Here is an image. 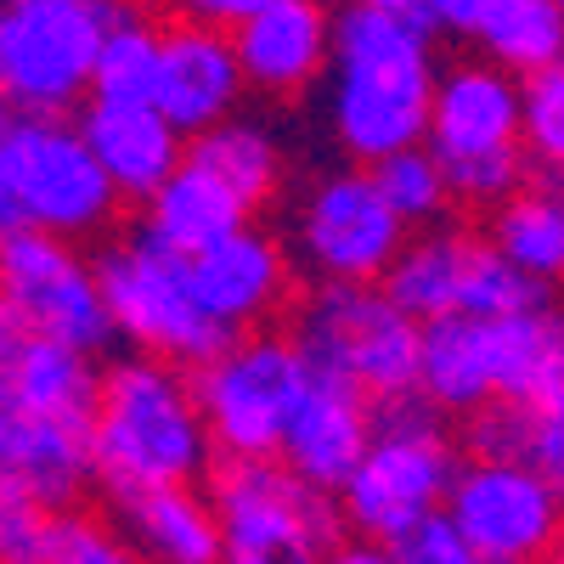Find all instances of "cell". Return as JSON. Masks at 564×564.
<instances>
[{
	"mask_svg": "<svg viewBox=\"0 0 564 564\" xmlns=\"http://www.w3.org/2000/svg\"><path fill=\"white\" fill-rule=\"evenodd\" d=\"M417 12L339 7L334 63H327V124L356 164H384L430 141L435 119V45Z\"/></svg>",
	"mask_w": 564,
	"mask_h": 564,
	"instance_id": "1",
	"label": "cell"
},
{
	"mask_svg": "<svg viewBox=\"0 0 564 564\" xmlns=\"http://www.w3.org/2000/svg\"><path fill=\"white\" fill-rule=\"evenodd\" d=\"M215 435L198 384L164 356H124L108 367L97 406V480L108 497L193 486L215 468Z\"/></svg>",
	"mask_w": 564,
	"mask_h": 564,
	"instance_id": "2",
	"label": "cell"
},
{
	"mask_svg": "<svg viewBox=\"0 0 564 564\" xmlns=\"http://www.w3.org/2000/svg\"><path fill=\"white\" fill-rule=\"evenodd\" d=\"M119 186L90 153L79 124L63 113H7L0 124V226L52 231V238H90L119 209Z\"/></svg>",
	"mask_w": 564,
	"mask_h": 564,
	"instance_id": "3",
	"label": "cell"
},
{
	"mask_svg": "<svg viewBox=\"0 0 564 564\" xmlns=\"http://www.w3.org/2000/svg\"><path fill=\"white\" fill-rule=\"evenodd\" d=\"M457 468V446L446 441L441 406L430 395L417 390L401 401H379V435L339 491L345 531L372 542H401L417 520L446 508Z\"/></svg>",
	"mask_w": 564,
	"mask_h": 564,
	"instance_id": "4",
	"label": "cell"
},
{
	"mask_svg": "<svg viewBox=\"0 0 564 564\" xmlns=\"http://www.w3.org/2000/svg\"><path fill=\"white\" fill-rule=\"evenodd\" d=\"M430 153L463 204H502L525 186V85L486 57L441 68Z\"/></svg>",
	"mask_w": 564,
	"mask_h": 564,
	"instance_id": "5",
	"label": "cell"
},
{
	"mask_svg": "<svg viewBox=\"0 0 564 564\" xmlns=\"http://www.w3.org/2000/svg\"><path fill=\"white\" fill-rule=\"evenodd\" d=\"M97 271H102V289H108L113 327L141 356H164L175 367H204L220 350L238 345V334L198 300L193 254L170 249L148 226L108 243Z\"/></svg>",
	"mask_w": 564,
	"mask_h": 564,
	"instance_id": "6",
	"label": "cell"
},
{
	"mask_svg": "<svg viewBox=\"0 0 564 564\" xmlns=\"http://www.w3.org/2000/svg\"><path fill=\"white\" fill-rule=\"evenodd\" d=\"M294 339L311 367L361 384L372 401L417 395L423 322L384 294V282H316L294 316Z\"/></svg>",
	"mask_w": 564,
	"mask_h": 564,
	"instance_id": "7",
	"label": "cell"
},
{
	"mask_svg": "<svg viewBox=\"0 0 564 564\" xmlns=\"http://www.w3.org/2000/svg\"><path fill=\"white\" fill-rule=\"evenodd\" d=\"M108 34L102 0H7L0 12V90L18 113H68L97 90Z\"/></svg>",
	"mask_w": 564,
	"mask_h": 564,
	"instance_id": "8",
	"label": "cell"
},
{
	"mask_svg": "<svg viewBox=\"0 0 564 564\" xmlns=\"http://www.w3.org/2000/svg\"><path fill=\"white\" fill-rule=\"evenodd\" d=\"M193 384L220 457H276L311 384V356L300 350V339L254 334L193 367Z\"/></svg>",
	"mask_w": 564,
	"mask_h": 564,
	"instance_id": "9",
	"label": "cell"
},
{
	"mask_svg": "<svg viewBox=\"0 0 564 564\" xmlns=\"http://www.w3.org/2000/svg\"><path fill=\"white\" fill-rule=\"evenodd\" d=\"M0 289H7L0 327L63 339L90 356L119 334L97 260H85L68 238H52V231H7V243H0Z\"/></svg>",
	"mask_w": 564,
	"mask_h": 564,
	"instance_id": "10",
	"label": "cell"
},
{
	"mask_svg": "<svg viewBox=\"0 0 564 564\" xmlns=\"http://www.w3.org/2000/svg\"><path fill=\"white\" fill-rule=\"evenodd\" d=\"M215 513L226 553H327L345 531L334 491H316L282 457H220Z\"/></svg>",
	"mask_w": 564,
	"mask_h": 564,
	"instance_id": "11",
	"label": "cell"
},
{
	"mask_svg": "<svg viewBox=\"0 0 564 564\" xmlns=\"http://www.w3.org/2000/svg\"><path fill=\"white\" fill-rule=\"evenodd\" d=\"M446 513L491 564H547L564 547V491L531 463H463Z\"/></svg>",
	"mask_w": 564,
	"mask_h": 564,
	"instance_id": "12",
	"label": "cell"
},
{
	"mask_svg": "<svg viewBox=\"0 0 564 564\" xmlns=\"http://www.w3.org/2000/svg\"><path fill=\"white\" fill-rule=\"evenodd\" d=\"M294 238L322 282H384V271L406 249V220L372 181V170H334L305 193Z\"/></svg>",
	"mask_w": 564,
	"mask_h": 564,
	"instance_id": "13",
	"label": "cell"
},
{
	"mask_svg": "<svg viewBox=\"0 0 564 564\" xmlns=\"http://www.w3.org/2000/svg\"><path fill=\"white\" fill-rule=\"evenodd\" d=\"M372 435H379V401L361 384L339 379V372L311 367V384L289 417V435H282V463L294 468L300 480H311L316 491H345V480L361 468Z\"/></svg>",
	"mask_w": 564,
	"mask_h": 564,
	"instance_id": "14",
	"label": "cell"
},
{
	"mask_svg": "<svg viewBox=\"0 0 564 564\" xmlns=\"http://www.w3.org/2000/svg\"><path fill=\"white\" fill-rule=\"evenodd\" d=\"M97 480V423L0 406V486L68 513Z\"/></svg>",
	"mask_w": 564,
	"mask_h": 564,
	"instance_id": "15",
	"label": "cell"
},
{
	"mask_svg": "<svg viewBox=\"0 0 564 564\" xmlns=\"http://www.w3.org/2000/svg\"><path fill=\"white\" fill-rule=\"evenodd\" d=\"M249 90L238 40L209 23H170L164 29V74H159V108L181 135H204L226 119H238Z\"/></svg>",
	"mask_w": 564,
	"mask_h": 564,
	"instance_id": "16",
	"label": "cell"
},
{
	"mask_svg": "<svg viewBox=\"0 0 564 564\" xmlns=\"http://www.w3.org/2000/svg\"><path fill=\"white\" fill-rule=\"evenodd\" d=\"M79 130L90 141V153L102 159V170L119 186L124 204H148L186 164V153H193V141L164 119L159 102H102V97H90L79 108Z\"/></svg>",
	"mask_w": 564,
	"mask_h": 564,
	"instance_id": "17",
	"label": "cell"
},
{
	"mask_svg": "<svg viewBox=\"0 0 564 564\" xmlns=\"http://www.w3.org/2000/svg\"><path fill=\"white\" fill-rule=\"evenodd\" d=\"M102 384H108V372L90 361V350L0 327V406L97 423Z\"/></svg>",
	"mask_w": 564,
	"mask_h": 564,
	"instance_id": "18",
	"label": "cell"
},
{
	"mask_svg": "<svg viewBox=\"0 0 564 564\" xmlns=\"http://www.w3.org/2000/svg\"><path fill=\"white\" fill-rule=\"evenodd\" d=\"M334 18L322 0H271L243 29H231L249 90L265 97H294L327 63H334Z\"/></svg>",
	"mask_w": 564,
	"mask_h": 564,
	"instance_id": "19",
	"label": "cell"
},
{
	"mask_svg": "<svg viewBox=\"0 0 564 564\" xmlns=\"http://www.w3.org/2000/svg\"><path fill=\"white\" fill-rule=\"evenodd\" d=\"M193 282H198V300L231 334H243V327L265 322L282 305V294H289V260H282V249L265 231L243 226L226 243L193 254Z\"/></svg>",
	"mask_w": 564,
	"mask_h": 564,
	"instance_id": "20",
	"label": "cell"
},
{
	"mask_svg": "<svg viewBox=\"0 0 564 564\" xmlns=\"http://www.w3.org/2000/svg\"><path fill=\"white\" fill-rule=\"evenodd\" d=\"M119 520L153 564H226V531H220L215 497L193 486L119 497Z\"/></svg>",
	"mask_w": 564,
	"mask_h": 564,
	"instance_id": "21",
	"label": "cell"
},
{
	"mask_svg": "<svg viewBox=\"0 0 564 564\" xmlns=\"http://www.w3.org/2000/svg\"><path fill=\"white\" fill-rule=\"evenodd\" d=\"M417 390L441 412L475 417L497 401V367H491V322L486 316H435L423 322V379Z\"/></svg>",
	"mask_w": 564,
	"mask_h": 564,
	"instance_id": "22",
	"label": "cell"
},
{
	"mask_svg": "<svg viewBox=\"0 0 564 564\" xmlns=\"http://www.w3.org/2000/svg\"><path fill=\"white\" fill-rule=\"evenodd\" d=\"M141 226H148L153 238H164L170 249H181V254H204V249L226 243L231 231L249 226V198L231 193L215 170L186 159L148 198V220Z\"/></svg>",
	"mask_w": 564,
	"mask_h": 564,
	"instance_id": "23",
	"label": "cell"
},
{
	"mask_svg": "<svg viewBox=\"0 0 564 564\" xmlns=\"http://www.w3.org/2000/svg\"><path fill=\"white\" fill-rule=\"evenodd\" d=\"M468 260H475V238H463V231H423V238H406V249L384 271V294L401 311H412L417 322L457 316Z\"/></svg>",
	"mask_w": 564,
	"mask_h": 564,
	"instance_id": "24",
	"label": "cell"
},
{
	"mask_svg": "<svg viewBox=\"0 0 564 564\" xmlns=\"http://www.w3.org/2000/svg\"><path fill=\"white\" fill-rule=\"evenodd\" d=\"M491 367L497 401H542L564 379V316L542 305L491 322Z\"/></svg>",
	"mask_w": 564,
	"mask_h": 564,
	"instance_id": "25",
	"label": "cell"
},
{
	"mask_svg": "<svg viewBox=\"0 0 564 564\" xmlns=\"http://www.w3.org/2000/svg\"><path fill=\"white\" fill-rule=\"evenodd\" d=\"M480 57L508 74H542L564 63V7L558 0H491L475 29Z\"/></svg>",
	"mask_w": 564,
	"mask_h": 564,
	"instance_id": "26",
	"label": "cell"
},
{
	"mask_svg": "<svg viewBox=\"0 0 564 564\" xmlns=\"http://www.w3.org/2000/svg\"><path fill=\"white\" fill-rule=\"evenodd\" d=\"M108 7V34L97 57V90L102 102H153L159 74H164V29L148 23L130 0H102Z\"/></svg>",
	"mask_w": 564,
	"mask_h": 564,
	"instance_id": "27",
	"label": "cell"
},
{
	"mask_svg": "<svg viewBox=\"0 0 564 564\" xmlns=\"http://www.w3.org/2000/svg\"><path fill=\"white\" fill-rule=\"evenodd\" d=\"M491 243L542 282L564 276V193L558 186H520L491 215Z\"/></svg>",
	"mask_w": 564,
	"mask_h": 564,
	"instance_id": "28",
	"label": "cell"
},
{
	"mask_svg": "<svg viewBox=\"0 0 564 564\" xmlns=\"http://www.w3.org/2000/svg\"><path fill=\"white\" fill-rule=\"evenodd\" d=\"M186 159L204 164V170H215L231 193L249 198V209L265 204V198L276 193V181H282L276 135H271L265 124H254V119H226V124L193 135V153H186Z\"/></svg>",
	"mask_w": 564,
	"mask_h": 564,
	"instance_id": "29",
	"label": "cell"
},
{
	"mask_svg": "<svg viewBox=\"0 0 564 564\" xmlns=\"http://www.w3.org/2000/svg\"><path fill=\"white\" fill-rule=\"evenodd\" d=\"M547 305V282L520 271L497 243H475V260H468V282H463V316H520V311H542Z\"/></svg>",
	"mask_w": 564,
	"mask_h": 564,
	"instance_id": "30",
	"label": "cell"
},
{
	"mask_svg": "<svg viewBox=\"0 0 564 564\" xmlns=\"http://www.w3.org/2000/svg\"><path fill=\"white\" fill-rule=\"evenodd\" d=\"M372 181L384 186V198L395 204V215H401L406 226H430V220H441L446 204L457 198V193H452V181H446V164L430 153V141H423V148L395 153V159H384V164H372Z\"/></svg>",
	"mask_w": 564,
	"mask_h": 564,
	"instance_id": "31",
	"label": "cell"
},
{
	"mask_svg": "<svg viewBox=\"0 0 564 564\" xmlns=\"http://www.w3.org/2000/svg\"><path fill=\"white\" fill-rule=\"evenodd\" d=\"M45 564H153V558L130 542L124 525H108V520H97V513L68 508V513H57V525H52Z\"/></svg>",
	"mask_w": 564,
	"mask_h": 564,
	"instance_id": "32",
	"label": "cell"
},
{
	"mask_svg": "<svg viewBox=\"0 0 564 564\" xmlns=\"http://www.w3.org/2000/svg\"><path fill=\"white\" fill-rule=\"evenodd\" d=\"M525 153L542 175H564V63L525 74Z\"/></svg>",
	"mask_w": 564,
	"mask_h": 564,
	"instance_id": "33",
	"label": "cell"
},
{
	"mask_svg": "<svg viewBox=\"0 0 564 564\" xmlns=\"http://www.w3.org/2000/svg\"><path fill=\"white\" fill-rule=\"evenodd\" d=\"M52 525H57L52 508H40L34 497L0 486V553H7V564H45Z\"/></svg>",
	"mask_w": 564,
	"mask_h": 564,
	"instance_id": "34",
	"label": "cell"
},
{
	"mask_svg": "<svg viewBox=\"0 0 564 564\" xmlns=\"http://www.w3.org/2000/svg\"><path fill=\"white\" fill-rule=\"evenodd\" d=\"M401 553V564H491L475 542L463 536V525L452 520V513H430V520H417L401 542H390Z\"/></svg>",
	"mask_w": 564,
	"mask_h": 564,
	"instance_id": "35",
	"label": "cell"
},
{
	"mask_svg": "<svg viewBox=\"0 0 564 564\" xmlns=\"http://www.w3.org/2000/svg\"><path fill=\"white\" fill-rule=\"evenodd\" d=\"M181 12V23H209V29H243L254 12H265L271 0H170Z\"/></svg>",
	"mask_w": 564,
	"mask_h": 564,
	"instance_id": "36",
	"label": "cell"
},
{
	"mask_svg": "<svg viewBox=\"0 0 564 564\" xmlns=\"http://www.w3.org/2000/svg\"><path fill=\"white\" fill-rule=\"evenodd\" d=\"M486 7H491V0H423L417 18L430 23V29H446V34H468V40H475Z\"/></svg>",
	"mask_w": 564,
	"mask_h": 564,
	"instance_id": "37",
	"label": "cell"
},
{
	"mask_svg": "<svg viewBox=\"0 0 564 564\" xmlns=\"http://www.w3.org/2000/svg\"><path fill=\"white\" fill-rule=\"evenodd\" d=\"M322 564H401V553L390 542H372V536H339L322 553Z\"/></svg>",
	"mask_w": 564,
	"mask_h": 564,
	"instance_id": "38",
	"label": "cell"
},
{
	"mask_svg": "<svg viewBox=\"0 0 564 564\" xmlns=\"http://www.w3.org/2000/svg\"><path fill=\"white\" fill-rule=\"evenodd\" d=\"M226 564H322V553H226Z\"/></svg>",
	"mask_w": 564,
	"mask_h": 564,
	"instance_id": "39",
	"label": "cell"
},
{
	"mask_svg": "<svg viewBox=\"0 0 564 564\" xmlns=\"http://www.w3.org/2000/svg\"><path fill=\"white\" fill-rule=\"evenodd\" d=\"M350 7H390V12H417L423 0H350Z\"/></svg>",
	"mask_w": 564,
	"mask_h": 564,
	"instance_id": "40",
	"label": "cell"
},
{
	"mask_svg": "<svg viewBox=\"0 0 564 564\" xmlns=\"http://www.w3.org/2000/svg\"><path fill=\"white\" fill-rule=\"evenodd\" d=\"M547 564H564V547H558V553H553V558H547Z\"/></svg>",
	"mask_w": 564,
	"mask_h": 564,
	"instance_id": "41",
	"label": "cell"
},
{
	"mask_svg": "<svg viewBox=\"0 0 564 564\" xmlns=\"http://www.w3.org/2000/svg\"><path fill=\"white\" fill-rule=\"evenodd\" d=\"M558 7H564V0H558Z\"/></svg>",
	"mask_w": 564,
	"mask_h": 564,
	"instance_id": "42",
	"label": "cell"
},
{
	"mask_svg": "<svg viewBox=\"0 0 564 564\" xmlns=\"http://www.w3.org/2000/svg\"><path fill=\"white\" fill-rule=\"evenodd\" d=\"M558 384H564V379H558Z\"/></svg>",
	"mask_w": 564,
	"mask_h": 564,
	"instance_id": "43",
	"label": "cell"
}]
</instances>
